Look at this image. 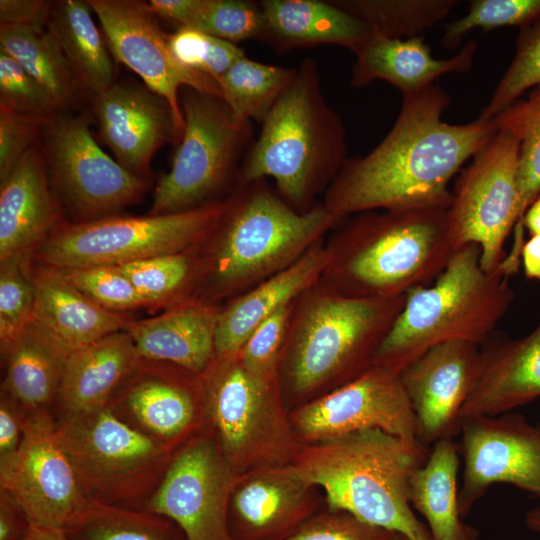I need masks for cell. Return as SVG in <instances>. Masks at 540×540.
<instances>
[{
    "mask_svg": "<svg viewBox=\"0 0 540 540\" xmlns=\"http://www.w3.org/2000/svg\"><path fill=\"white\" fill-rule=\"evenodd\" d=\"M450 98L435 83L403 96L386 136L363 156L348 157L325 191L323 205L340 221L372 210L448 209V185L496 132L480 114L466 124L442 120Z\"/></svg>",
    "mask_w": 540,
    "mask_h": 540,
    "instance_id": "1",
    "label": "cell"
},
{
    "mask_svg": "<svg viewBox=\"0 0 540 540\" xmlns=\"http://www.w3.org/2000/svg\"><path fill=\"white\" fill-rule=\"evenodd\" d=\"M227 200L204 242L209 244L206 257L198 259L205 302L249 290L286 269L340 222L323 204L295 210L266 179L238 185Z\"/></svg>",
    "mask_w": 540,
    "mask_h": 540,
    "instance_id": "2",
    "label": "cell"
},
{
    "mask_svg": "<svg viewBox=\"0 0 540 540\" xmlns=\"http://www.w3.org/2000/svg\"><path fill=\"white\" fill-rule=\"evenodd\" d=\"M428 455V447L365 429L299 446L291 465L308 484L324 490L330 511L410 540H432L409 499L411 475Z\"/></svg>",
    "mask_w": 540,
    "mask_h": 540,
    "instance_id": "3",
    "label": "cell"
},
{
    "mask_svg": "<svg viewBox=\"0 0 540 540\" xmlns=\"http://www.w3.org/2000/svg\"><path fill=\"white\" fill-rule=\"evenodd\" d=\"M446 210L422 207L356 214L331 239L321 281L359 298H393L431 284L454 250Z\"/></svg>",
    "mask_w": 540,
    "mask_h": 540,
    "instance_id": "4",
    "label": "cell"
},
{
    "mask_svg": "<svg viewBox=\"0 0 540 540\" xmlns=\"http://www.w3.org/2000/svg\"><path fill=\"white\" fill-rule=\"evenodd\" d=\"M292 83L261 122L242 165L238 185L272 178L278 194L307 212L326 191L346 160V129L327 102L315 59L306 57Z\"/></svg>",
    "mask_w": 540,
    "mask_h": 540,
    "instance_id": "5",
    "label": "cell"
},
{
    "mask_svg": "<svg viewBox=\"0 0 540 540\" xmlns=\"http://www.w3.org/2000/svg\"><path fill=\"white\" fill-rule=\"evenodd\" d=\"M480 248L454 250L446 267L429 285L411 289L380 344L374 364L397 373L430 348L464 341L482 346L514 300L509 277L481 266Z\"/></svg>",
    "mask_w": 540,
    "mask_h": 540,
    "instance_id": "6",
    "label": "cell"
},
{
    "mask_svg": "<svg viewBox=\"0 0 540 540\" xmlns=\"http://www.w3.org/2000/svg\"><path fill=\"white\" fill-rule=\"evenodd\" d=\"M405 298L346 296L321 280L307 289L295 300L281 360L290 388L339 387L368 370Z\"/></svg>",
    "mask_w": 540,
    "mask_h": 540,
    "instance_id": "7",
    "label": "cell"
},
{
    "mask_svg": "<svg viewBox=\"0 0 540 540\" xmlns=\"http://www.w3.org/2000/svg\"><path fill=\"white\" fill-rule=\"evenodd\" d=\"M200 382L205 429L240 475L291 463L299 446L282 407L279 375L249 371L236 353L215 357Z\"/></svg>",
    "mask_w": 540,
    "mask_h": 540,
    "instance_id": "8",
    "label": "cell"
},
{
    "mask_svg": "<svg viewBox=\"0 0 540 540\" xmlns=\"http://www.w3.org/2000/svg\"><path fill=\"white\" fill-rule=\"evenodd\" d=\"M184 129L170 170L154 189L149 215L173 214L223 200L238 186L245 157L255 139L251 121L237 119L224 100L182 88Z\"/></svg>",
    "mask_w": 540,
    "mask_h": 540,
    "instance_id": "9",
    "label": "cell"
},
{
    "mask_svg": "<svg viewBox=\"0 0 540 540\" xmlns=\"http://www.w3.org/2000/svg\"><path fill=\"white\" fill-rule=\"evenodd\" d=\"M227 198L173 214L109 215L64 222L34 252L31 261L66 270L134 261L197 249L211 235Z\"/></svg>",
    "mask_w": 540,
    "mask_h": 540,
    "instance_id": "10",
    "label": "cell"
},
{
    "mask_svg": "<svg viewBox=\"0 0 540 540\" xmlns=\"http://www.w3.org/2000/svg\"><path fill=\"white\" fill-rule=\"evenodd\" d=\"M57 422L60 442L90 500L144 508L173 456L110 406Z\"/></svg>",
    "mask_w": 540,
    "mask_h": 540,
    "instance_id": "11",
    "label": "cell"
},
{
    "mask_svg": "<svg viewBox=\"0 0 540 540\" xmlns=\"http://www.w3.org/2000/svg\"><path fill=\"white\" fill-rule=\"evenodd\" d=\"M519 154V142L496 130L459 171L446 210L453 250L477 245L481 266L490 273L499 271L505 242L520 219Z\"/></svg>",
    "mask_w": 540,
    "mask_h": 540,
    "instance_id": "12",
    "label": "cell"
},
{
    "mask_svg": "<svg viewBox=\"0 0 540 540\" xmlns=\"http://www.w3.org/2000/svg\"><path fill=\"white\" fill-rule=\"evenodd\" d=\"M41 136L51 186L74 223L114 215L150 188V179L131 173L102 150L87 114L60 112L45 121Z\"/></svg>",
    "mask_w": 540,
    "mask_h": 540,
    "instance_id": "13",
    "label": "cell"
},
{
    "mask_svg": "<svg viewBox=\"0 0 540 540\" xmlns=\"http://www.w3.org/2000/svg\"><path fill=\"white\" fill-rule=\"evenodd\" d=\"M0 490L31 526L64 529L89 500L57 432L51 410L27 414L18 448L0 457Z\"/></svg>",
    "mask_w": 540,
    "mask_h": 540,
    "instance_id": "14",
    "label": "cell"
},
{
    "mask_svg": "<svg viewBox=\"0 0 540 540\" xmlns=\"http://www.w3.org/2000/svg\"><path fill=\"white\" fill-rule=\"evenodd\" d=\"M239 476L205 429L174 452L143 509L173 521L185 540H233L228 516Z\"/></svg>",
    "mask_w": 540,
    "mask_h": 540,
    "instance_id": "15",
    "label": "cell"
},
{
    "mask_svg": "<svg viewBox=\"0 0 540 540\" xmlns=\"http://www.w3.org/2000/svg\"><path fill=\"white\" fill-rule=\"evenodd\" d=\"M289 420L295 436L307 444L380 429L410 446H424L400 374L378 364L297 408Z\"/></svg>",
    "mask_w": 540,
    "mask_h": 540,
    "instance_id": "16",
    "label": "cell"
},
{
    "mask_svg": "<svg viewBox=\"0 0 540 540\" xmlns=\"http://www.w3.org/2000/svg\"><path fill=\"white\" fill-rule=\"evenodd\" d=\"M99 20L114 59L143 80L145 86L170 104L183 133L180 92L184 87L221 96L217 81L181 64L173 55L167 34L148 2L137 0H87Z\"/></svg>",
    "mask_w": 540,
    "mask_h": 540,
    "instance_id": "17",
    "label": "cell"
},
{
    "mask_svg": "<svg viewBox=\"0 0 540 540\" xmlns=\"http://www.w3.org/2000/svg\"><path fill=\"white\" fill-rule=\"evenodd\" d=\"M459 511L467 516L496 483L511 484L540 498V429L519 413L463 418Z\"/></svg>",
    "mask_w": 540,
    "mask_h": 540,
    "instance_id": "18",
    "label": "cell"
},
{
    "mask_svg": "<svg viewBox=\"0 0 540 540\" xmlns=\"http://www.w3.org/2000/svg\"><path fill=\"white\" fill-rule=\"evenodd\" d=\"M109 406L173 453L205 429L200 375L168 363L141 358Z\"/></svg>",
    "mask_w": 540,
    "mask_h": 540,
    "instance_id": "19",
    "label": "cell"
},
{
    "mask_svg": "<svg viewBox=\"0 0 540 540\" xmlns=\"http://www.w3.org/2000/svg\"><path fill=\"white\" fill-rule=\"evenodd\" d=\"M480 359V346L450 341L430 348L400 372L424 446L460 433L461 412L476 384Z\"/></svg>",
    "mask_w": 540,
    "mask_h": 540,
    "instance_id": "20",
    "label": "cell"
},
{
    "mask_svg": "<svg viewBox=\"0 0 540 540\" xmlns=\"http://www.w3.org/2000/svg\"><path fill=\"white\" fill-rule=\"evenodd\" d=\"M92 103L99 136L116 161L135 175L150 179L154 154L181 139L169 102L145 85L114 82Z\"/></svg>",
    "mask_w": 540,
    "mask_h": 540,
    "instance_id": "21",
    "label": "cell"
},
{
    "mask_svg": "<svg viewBox=\"0 0 540 540\" xmlns=\"http://www.w3.org/2000/svg\"><path fill=\"white\" fill-rule=\"evenodd\" d=\"M64 222L38 140L0 181V261L32 258Z\"/></svg>",
    "mask_w": 540,
    "mask_h": 540,
    "instance_id": "22",
    "label": "cell"
},
{
    "mask_svg": "<svg viewBox=\"0 0 540 540\" xmlns=\"http://www.w3.org/2000/svg\"><path fill=\"white\" fill-rule=\"evenodd\" d=\"M480 353L479 375L462 419L511 412L540 397V321L519 339L492 335Z\"/></svg>",
    "mask_w": 540,
    "mask_h": 540,
    "instance_id": "23",
    "label": "cell"
},
{
    "mask_svg": "<svg viewBox=\"0 0 540 540\" xmlns=\"http://www.w3.org/2000/svg\"><path fill=\"white\" fill-rule=\"evenodd\" d=\"M312 488L291 463L241 474L230 506L240 529L254 539L290 535L309 515Z\"/></svg>",
    "mask_w": 540,
    "mask_h": 540,
    "instance_id": "24",
    "label": "cell"
},
{
    "mask_svg": "<svg viewBox=\"0 0 540 540\" xmlns=\"http://www.w3.org/2000/svg\"><path fill=\"white\" fill-rule=\"evenodd\" d=\"M219 311L209 302L186 299L154 317L133 319L125 331L142 359L172 364L200 375L215 358Z\"/></svg>",
    "mask_w": 540,
    "mask_h": 540,
    "instance_id": "25",
    "label": "cell"
},
{
    "mask_svg": "<svg viewBox=\"0 0 540 540\" xmlns=\"http://www.w3.org/2000/svg\"><path fill=\"white\" fill-rule=\"evenodd\" d=\"M477 47L476 40H470L453 57L436 59L423 35L398 39L373 33L355 54L350 85L362 88L383 80L399 89L402 96L415 94L435 84L442 75L469 71Z\"/></svg>",
    "mask_w": 540,
    "mask_h": 540,
    "instance_id": "26",
    "label": "cell"
},
{
    "mask_svg": "<svg viewBox=\"0 0 540 540\" xmlns=\"http://www.w3.org/2000/svg\"><path fill=\"white\" fill-rule=\"evenodd\" d=\"M140 360L125 330L72 350L53 405L56 421L109 406Z\"/></svg>",
    "mask_w": 540,
    "mask_h": 540,
    "instance_id": "27",
    "label": "cell"
},
{
    "mask_svg": "<svg viewBox=\"0 0 540 540\" xmlns=\"http://www.w3.org/2000/svg\"><path fill=\"white\" fill-rule=\"evenodd\" d=\"M315 244L286 269L267 278L220 309L214 336L215 357L239 352L255 328L280 307L294 302L317 283L329 262L327 247Z\"/></svg>",
    "mask_w": 540,
    "mask_h": 540,
    "instance_id": "28",
    "label": "cell"
},
{
    "mask_svg": "<svg viewBox=\"0 0 540 540\" xmlns=\"http://www.w3.org/2000/svg\"><path fill=\"white\" fill-rule=\"evenodd\" d=\"M29 274L35 293L33 319L70 350L125 330L133 320L128 313L102 307L56 269L30 260Z\"/></svg>",
    "mask_w": 540,
    "mask_h": 540,
    "instance_id": "29",
    "label": "cell"
},
{
    "mask_svg": "<svg viewBox=\"0 0 540 540\" xmlns=\"http://www.w3.org/2000/svg\"><path fill=\"white\" fill-rule=\"evenodd\" d=\"M259 4L266 23L262 41L277 51L329 44L355 55L373 34L365 21L335 1L263 0Z\"/></svg>",
    "mask_w": 540,
    "mask_h": 540,
    "instance_id": "30",
    "label": "cell"
},
{
    "mask_svg": "<svg viewBox=\"0 0 540 540\" xmlns=\"http://www.w3.org/2000/svg\"><path fill=\"white\" fill-rule=\"evenodd\" d=\"M71 351L32 319L1 346L5 361L1 393L27 413L52 410Z\"/></svg>",
    "mask_w": 540,
    "mask_h": 540,
    "instance_id": "31",
    "label": "cell"
},
{
    "mask_svg": "<svg viewBox=\"0 0 540 540\" xmlns=\"http://www.w3.org/2000/svg\"><path fill=\"white\" fill-rule=\"evenodd\" d=\"M459 455L454 438L439 440L410 478V504L424 517L432 540H479V531L459 511Z\"/></svg>",
    "mask_w": 540,
    "mask_h": 540,
    "instance_id": "32",
    "label": "cell"
},
{
    "mask_svg": "<svg viewBox=\"0 0 540 540\" xmlns=\"http://www.w3.org/2000/svg\"><path fill=\"white\" fill-rule=\"evenodd\" d=\"M87 0L53 2L47 29L53 35L82 95L91 100L114 84V66Z\"/></svg>",
    "mask_w": 540,
    "mask_h": 540,
    "instance_id": "33",
    "label": "cell"
},
{
    "mask_svg": "<svg viewBox=\"0 0 540 540\" xmlns=\"http://www.w3.org/2000/svg\"><path fill=\"white\" fill-rule=\"evenodd\" d=\"M0 51L16 60L52 96L62 112L82 95L60 46L47 27L0 26Z\"/></svg>",
    "mask_w": 540,
    "mask_h": 540,
    "instance_id": "34",
    "label": "cell"
},
{
    "mask_svg": "<svg viewBox=\"0 0 540 540\" xmlns=\"http://www.w3.org/2000/svg\"><path fill=\"white\" fill-rule=\"evenodd\" d=\"M152 12L179 27L238 43L263 40L266 23L259 2L243 0H150Z\"/></svg>",
    "mask_w": 540,
    "mask_h": 540,
    "instance_id": "35",
    "label": "cell"
},
{
    "mask_svg": "<svg viewBox=\"0 0 540 540\" xmlns=\"http://www.w3.org/2000/svg\"><path fill=\"white\" fill-rule=\"evenodd\" d=\"M65 532L69 540H180V529L164 516L90 499Z\"/></svg>",
    "mask_w": 540,
    "mask_h": 540,
    "instance_id": "36",
    "label": "cell"
},
{
    "mask_svg": "<svg viewBox=\"0 0 540 540\" xmlns=\"http://www.w3.org/2000/svg\"><path fill=\"white\" fill-rule=\"evenodd\" d=\"M296 73V68L258 62L245 55L217 83L222 99L237 119L262 122Z\"/></svg>",
    "mask_w": 540,
    "mask_h": 540,
    "instance_id": "37",
    "label": "cell"
},
{
    "mask_svg": "<svg viewBox=\"0 0 540 540\" xmlns=\"http://www.w3.org/2000/svg\"><path fill=\"white\" fill-rule=\"evenodd\" d=\"M492 120L497 130L513 136L520 144V219L513 230L524 231L522 218L540 195V85L529 90L525 98L520 97Z\"/></svg>",
    "mask_w": 540,
    "mask_h": 540,
    "instance_id": "38",
    "label": "cell"
},
{
    "mask_svg": "<svg viewBox=\"0 0 540 540\" xmlns=\"http://www.w3.org/2000/svg\"><path fill=\"white\" fill-rule=\"evenodd\" d=\"M340 7L389 38L422 36L459 3L455 0H341Z\"/></svg>",
    "mask_w": 540,
    "mask_h": 540,
    "instance_id": "39",
    "label": "cell"
},
{
    "mask_svg": "<svg viewBox=\"0 0 540 540\" xmlns=\"http://www.w3.org/2000/svg\"><path fill=\"white\" fill-rule=\"evenodd\" d=\"M197 249L154 256L118 266L144 307L172 306L197 277Z\"/></svg>",
    "mask_w": 540,
    "mask_h": 540,
    "instance_id": "40",
    "label": "cell"
},
{
    "mask_svg": "<svg viewBox=\"0 0 540 540\" xmlns=\"http://www.w3.org/2000/svg\"><path fill=\"white\" fill-rule=\"evenodd\" d=\"M540 85V16L520 28L515 55L481 115L492 119Z\"/></svg>",
    "mask_w": 540,
    "mask_h": 540,
    "instance_id": "41",
    "label": "cell"
},
{
    "mask_svg": "<svg viewBox=\"0 0 540 540\" xmlns=\"http://www.w3.org/2000/svg\"><path fill=\"white\" fill-rule=\"evenodd\" d=\"M539 16L540 0H473L464 16L445 26L441 44L454 49L476 28L484 31L505 26L521 28Z\"/></svg>",
    "mask_w": 540,
    "mask_h": 540,
    "instance_id": "42",
    "label": "cell"
},
{
    "mask_svg": "<svg viewBox=\"0 0 540 540\" xmlns=\"http://www.w3.org/2000/svg\"><path fill=\"white\" fill-rule=\"evenodd\" d=\"M30 259L0 261V345L9 342L34 316L35 293Z\"/></svg>",
    "mask_w": 540,
    "mask_h": 540,
    "instance_id": "43",
    "label": "cell"
},
{
    "mask_svg": "<svg viewBox=\"0 0 540 540\" xmlns=\"http://www.w3.org/2000/svg\"><path fill=\"white\" fill-rule=\"evenodd\" d=\"M169 46L184 66L202 72L216 81L246 54L236 44L188 27L169 34Z\"/></svg>",
    "mask_w": 540,
    "mask_h": 540,
    "instance_id": "44",
    "label": "cell"
},
{
    "mask_svg": "<svg viewBox=\"0 0 540 540\" xmlns=\"http://www.w3.org/2000/svg\"><path fill=\"white\" fill-rule=\"evenodd\" d=\"M58 271L74 287L108 310L128 313L144 307L132 282L118 266L97 265Z\"/></svg>",
    "mask_w": 540,
    "mask_h": 540,
    "instance_id": "45",
    "label": "cell"
},
{
    "mask_svg": "<svg viewBox=\"0 0 540 540\" xmlns=\"http://www.w3.org/2000/svg\"><path fill=\"white\" fill-rule=\"evenodd\" d=\"M294 303L272 313L245 341L237 354L246 369L261 376L279 375Z\"/></svg>",
    "mask_w": 540,
    "mask_h": 540,
    "instance_id": "46",
    "label": "cell"
},
{
    "mask_svg": "<svg viewBox=\"0 0 540 540\" xmlns=\"http://www.w3.org/2000/svg\"><path fill=\"white\" fill-rule=\"evenodd\" d=\"M0 109L49 119L62 112L48 91L12 57L0 51Z\"/></svg>",
    "mask_w": 540,
    "mask_h": 540,
    "instance_id": "47",
    "label": "cell"
},
{
    "mask_svg": "<svg viewBox=\"0 0 540 540\" xmlns=\"http://www.w3.org/2000/svg\"><path fill=\"white\" fill-rule=\"evenodd\" d=\"M396 534L365 523L349 513L330 511L304 522L280 540H395Z\"/></svg>",
    "mask_w": 540,
    "mask_h": 540,
    "instance_id": "48",
    "label": "cell"
},
{
    "mask_svg": "<svg viewBox=\"0 0 540 540\" xmlns=\"http://www.w3.org/2000/svg\"><path fill=\"white\" fill-rule=\"evenodd\" d=\"M46 120L0 109V181L38 141Z\"/></svg>",
    "mask_w": 540,
    "mask_h": 540,
    "instance_id": "49",
    "label": "cell"
},
{
    "mask_svg": "<svg viewBox=\"0 0 540 540\" xmlns=\"http://www.w3.org/2000/svg\"><path fill=\"white\" fill-rule=\"evenodd\" d=\"M52 6L46 0H1L0 26L45 28Z\"/></svg>",
    "mask_w": 540,
    "mask_h": 540,
    "instance_id": "50",
    "label": "cell"
},
{
    "mask_svg": "<svg viewBox=\"0 0 540 540\" xmlns=\"http://www.w3.org/2000/svg\"><path fill=\"white\" fill-rule=\"evenodd\" d=\"M27 412L13 399L1 393L0 457L15 451L23 437Z\"/></svg>",
    "mask_w": 540,
    "mask_h": 540,
    "instance_id": "51",
    "label": "cell"
},
{
    "mask_svg": "<svg viewBox=\"0 0 540 540\" xmlns=\"http://www.w3.org/2000/svg\"><path fill=\"white\" fill-rule=\"evenodd\" d=\"M30 526L20 506L0 490V540H23Z\"/></svg>",
    "mask_w": 540,
    "mask_h": 540,
    "instance_id": "52",
    "label": "cell"
},
{
    "mask_svg": "<svg viewBox=\"0 0 540 540\" xmlns=\"http://www.w3.org/2000/svg\"><path fill=\"white\" fill-rule=\"evenodd\" d=\"M521 264L528 279L540 282V235L530 236L521 251Z\"/></svg>",
    "mask_w": 540,
    "mask_h": 540,
    "instance_id": "53",
    "label": "cell"
},
{
    "mask_svg": "<svg viewBox=\"0 0 540 540\" xmlns=\"http://www.w3.org/2000/svg\"><path fill=\"white\" fill-rule=\"evenodd\" d=\"M521 225L529 236L540 235V195L527 208Z\"/></svg>",
    "mask_w": 540,
    "mask_h": 540,
    "instance_id": "54",
    "label": "cell"
},
{
    "mask_svg": "<svg viewBox=\"0 0 540 540\" xmlns=\"http://www.w3.org/2000/svg\"><path fill=\"white\" fill-rule=\"evenodd\" d=\"M23 540H69L64 529H46L30 526Z\"/></svg>",
    "mask_w": 540,
    "mask_h": 540,
    "instance_id": "55",
    "label": "cell"
},
{
    "mask_svg": "<svg viewBox=\"0 0 540 540\" xmlns=\"http://www.w3.org/2000/svg\"><path fill=\"white\" fill-rule=\"evenodd\" d=\"M524 521L529 530L540 534V505L527 511Z\"/></svg>",
    "mask_w": 540,
    "mask_h": 540,
    "instance_id": "56",
    "label": "cell"
},
{
    "mask_svg": "<svg viewBox=\"0 0 540 540\" xmlns=\"http://www.w3.org/2000/svg\"><path fill=\"white\" fill-rule=\"evenodd\" d=\"M395 540H410L408 539L407 537L401 535V534H396V538Z\"/></svg>",
    "mask_w": 540,
    "mask_h": 540,
    "instance_id": "57",
    "label": "cell"
},
{
    "mask_svg": "<svg viewBox=\"0 0 540 540\" xmlns=\"http://www.w3.org/2000/svg\"><path fill=\"white\" fill-rule=\"evenodd\" d=\"M536 426L540 429V419H539V421H538V423H537Z\"/></svg>",
    "mask_w": 540,
    "mask_h": 540,
    "instance_id": "58",
    "label": "cell"
}]
</instances>
